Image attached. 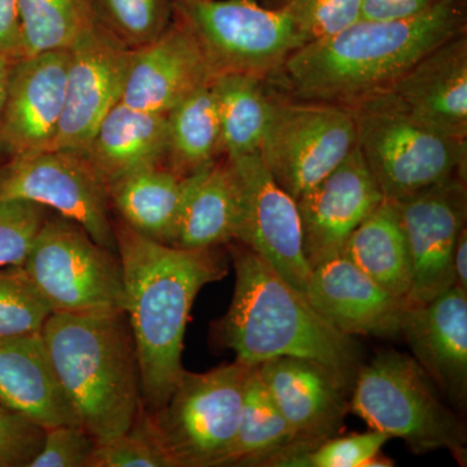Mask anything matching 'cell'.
Instances as JSON below:
<instances>
[{"label": "cell", "instance_id": "obj_1", "mask_svg": "<svg viewBox=\"0 0 467 467\" xmlns=\"http://www.w3.org/2000/svg\"><path fill=\"white\" fill-rule=\"evenodd\" d=\"M466 30V0H441L416 16L361 18L297 48L275 75L296 99L352 109L391 90L420 58Z\"/></svg>", "mask_w": 467, "mask_h": 467}, {"label": "cell", "instance_id": "obj_2", "mask_svg": "<svg viewBox=\"0 0 467 467\" xmlns=\"http://www.w3.org/2000/svg\"><path fill=\"white\" fill-rule=\"evenodd\" d=\"M117 254L125 285V313L133 333L143 408L164 407L184 371V333L202 288L226 275L214 248L183 250L147 238L119 220Z\"/></svg>", "mask_w": 467, "mask_h": 467}, {"label": "cell", "instance_id": "obj_3", "mask_svg": "<svg viewBox=\"0 0 467 467\" xmlns=\"http://www.w3.org/2000/svg\"><path fill=\"white\" fill-rule=\"evenodd\" d=\"M235 288L230 308L214 325L221 346L247 367L276 358L316 359L355 382L361 353L355 337L318 313L304 292L266 261L236 243L230 245Z\"/></svg>", "mask_w": 467, "mask_h": 467}, {"label": "cell", "instance_id": "obj_4", "mask_svg": "<svg viewBox=\"0 0 467 467\" xmlns=\"http://www.w3.org/2000/svg\"><path fill=\"white\" fill-rule=\"evenodd\" d=\"M42 337L79 425L97 442L128 432L143 396L126 313H51Z\"/></svg>", "mask_w": 467, "mask_h": 467}, {"label": "cell", "instance_id": "obj_5", "mask_svg": "<svg viewBox=\"0 0 467 467\" xmlns=\"http://www.w3.org/2000/svg\"><path fill=\"white\" fill-rule=\"evenodd\" d=\"M441 396L414 358L383 350L359 367L350 392V410L371 430L402 439L413 453L447 450L466 466L465 420Z\"/></svg>", "mask_w": 467, "mask_h": 467}, {"label": "cell", "instance_id": "obj_6", "mask_svg": "<svg viewBox=\"0 0 467 467\" xmlns=\"http://www.w3.org/2000/svg\"><path fill=\"white\" fill-rule=\"evenodd\" d=\"M348 109L356 146L387 201H402L451 178L466 177L467 140L417 119L391 92Z\"/></svg>", "mask_w": 467, "mask_h": 467}, {"label": "cell", "instance_id": "obj_7", "mask_svg": "<svg viewBox=\"0 0 467 467\" xmlns=\"http://www.w3.org/2000/svg\"><path fill=\"white\" fill-rule=\"evenodd\" d=\"M251 368L235 361L205 373L184 370L164 407L142 409L140 417L173 467L225 465Z\"/></svg>", "mask_w": 467, "mask_h": 467}, {"label": "cell", "instance_id": "obj_8", "mask_svg": "<svg viewBox=\"0 0 467 467\" xmlns=\"http://www.w3.org/2000/svg\"><path fill=\"white\" fill-rule=\"evenodd\" d=\"M23 267L52 313L125 312L119 254L57 212L46 218Z\"/></svg>", "mask_w": 467, "mask_h": 467}, {"label": "cell", "instance_id": "obj_9", "mask_svg": "<svg viewBox=\"0 0 467 467\" xmlns=\"http://www.w3.org/2000/svg\"><path fill=\"white\" fill-rule=\"evenodd\" d=\"M174 16L189 27L214 77L275 76L301 47L284 8L257 0H171Z\"/></svg>", "mask_w": 467, "mask_h": 467}, {"label": "cell", "instance_id": "obj_10", "mask_svg": "<svg viewBox=\"0 0 467 467\" xmlns=\"http://www.w3.org/2000/svg\"><path fill=\"white\" fill-rule=\"evenodd\" d=\"M355 147V121L346 107L273 98L260 155L295 201L317 186Z\"/></svg>", "mask_w": 467, "mask_h": 467}, {"label": "cell", "instance_id": "obj_11", "mask_svg": "<svg viewBox=\"0 0 467 467\" xmlns=\"http://www.w3.org/2000/svg\"><path fill=\"white\" fill-rule=\"evenodd\" d=\"M36 202L70 218L116 252L109 189L85 155L48 150L0 162V202Z\"/></svg>", "mask_w": 467, "mask_h": 467}, {"label": "cell", "instance_id": "obj_12", "mask_svg": "<svg viewBox=\"0 0 467 467\" xmlns=\"http://www.w3.org/2000/svg\"><path fill=\"white\" fill-rule=\"evenodd\" d=\"M227 160L239 187V220L234 242L254 252L285 282L306 292L310 266L304 254L296 201L275 182L260 152Z\"/></svg>", "mask_w": 467, "mask_h": 467}, {"label": "cell", "instance_id": "obj_13", "mask_svg": "<svg viewBox=\"0 0 467 467\" xmlns=\"http://www.w3.org/2000/svg\"><path fill=\"white\" fill-rule=\"evenodd\" d=\"M411 261L408 300L425 304L454 285L453 254L466 227V177L445 182L393 202Z\"/></svg>", "mask_w": 467, "mask_h": 467}, {"label": "cell", "instance_id": "obj_14", "mask_svg": "<svg viewBox=\"0 0 467 467\" xmlns=\"http://www.w3.org/2000/svg\"><path fill=\"white\" fill-rule=\"evenodd\" d=\"M67 51L66 104L51 150L85 155L98 126L121 101L133 50L95 21Z\"/></svg>", "mask_w": 467, "mask_h": 467}, {"label": "cell", "instance_id": "obj_15", "mask_svg": "<svg viewBox=\"0 0 467 467\" xmlns=\"http://www.w3.org/2000/svg\"><path fill=\"white\" fill-rule=\"evenodd\" d=\"M67 67V50L15 63L0 113L2 161L51 150L66 104Z\"/></svg>", "mask_w": 467, "mask_h": 467}, {"label": "cell", "instance_id": "obj_16", "mask_svg": "<svg viewBox=\"0 0 467 467\" xmlns=\"http://www.w3.org/2000/svg\"><path fill=\"white\" fill-rule=\"evenodd\" d=\"M256 368L297 441L312 450L339 434L350 411L348 378L316 359L288 356Z\"/></svg>", "mask_w": 467, "mask_h": 467}, {"label": "cell", "instance_id": "obj_17", "mask_svg": "<svg viewBox=\"0 0 467 467\" xmlns=\"http://www.w3.org/2000/svg\"><path fill=\"white\" fill-rule=\"evenodd\" d=\"M384 199L376 177L356 146L327 177L296 201L304 254L310 269L340 254L349 236Z\"/></svg>", "mask_w": 467, "mask_h": 467}, {"label": "cell", "instance_id": "obj_18", "mask_svg": "<svg viewBox=\"0 0 467 467\" xmlns=\"http://www.w3.org/2000/svg\"><path fill=\"white\" fill-rule=\"evenodd\" d=\"M304 294L318 313L350 337H399L411 304L378 285L343 252L310 269Z\"/></svg>", "mask_w": 467, "mask_h": 467}, {"label": "cell", "instance_id": "obj_19", "mask_svg": "<svg viewBox=\"0 0 467 467\" xmlns=\"http://www.w3.org/2000/svg\"><path fill=\"white\" fill-rule=\"evenodd\" d=\"M400 337L444 400L462 413L467 404V291L453 285L425 304H410Z\"/></svg>", "mask_w": 467, "mask_h": 467}, {"label": "cell", "instance_id": "obj_20", "mask_svg": "<svg viewBox=\"0 0 467 467\" xmlns=\"http://www.w3.org/2000/svg\"><path fill=\"white\" fill-rule=\"evenodd\" d=\"M213 78L201 45L189 27L174 16L160 38L133 51L121 103L168 115Z\"/></svg>", "mask_w": 467, "mask_h": 467}, {"label": "cell", "instance_id": "obj_21", "mask_svg": "<svg viewBox=\"0 0 467 467\" xmlns=\"http://www.w3.org/2000/svg\"><path fill=\"white\" fill-rule=\"evenodd\" d=\"M389 92L417 119L467 140L466 33L420 58Z\"/></svg>", "mask_w": 467, "mask_h": 467}, {"label": "cell", "instance_id": "obj_22", "mask_svg": "<svg viewBox=\"0 0 467 467\" xmlns=\"http://www.w3.org/2000/svg\"><path fill=\"white\" fill-rule=\"evenodd\" d=\"M0 404L43 429L79 425L42 334L0 339Z\"/></svg>", "mask_w": 467, "mask_h": 467}, {"label": "cell", "instance_id": "obj_23", "mask_svg": "<svg viewBox=\"0 0 467 467\" xmlns=\"http://www.w3.org/2000/svg\"><path fill=\"white\" fill-rule=\"evenodd\" d=\"M167 149V115L119 101L98 126L85 156L109 189L134 171L165 164Z\"/></svg>", "mask_w": 467, "mask_h": 467}, {"label": "cell", "instance_id": "obj_24", "mask_svg": "<svg viewBox=\"0 0 467 467\" xmlns=\"http://www.w3.org/2000/svg\"><path fill=\"white\" fill-rule=\"evenodd\" d=\"M239 220V187L229 160L189 175L182 207L171 244L204 250L235 241Z\"/></svg>", "mask_w": 467, "mask_h": 467}, {"label": "cell", "instance_id": "obj_25", "mask_svg": "<svg viewBox=\"0 0 467 467\" xmlns=\"http://www.w3.org/2000/svg\"><path fill=\"white\" fill-rule=\"evenodd\" d=\"M187 177L165 164L140 169L109 187L119 220L153 241L171 244L187 189Z\"/></svg>", "mask_w": 467, "mask_h": 467}, {"label": "cell", "instance_id": "obj_26", "mask_svg": "<svg viewBox=\"0 0 467 467\" xmlns=\"http://www.w3.org/2000/svg\"><path fill=\"white\" fill-rule=\"evenodd\" d=\"M342 252L378 285L408 299L411 261L395 202L384 199L349 236Z\"/></svg>", "mask_w": 467, "mask_h": 467}, {"label": "cell", "instance_id": "obj_27", "mask_svg": "<svg viewBox=\"0 0 467 467\" xmlns=\"http://www.w3.org/2000/svg\"><path fill=\"white\" fill-rule=\"evenodd\" d=\"M296 445L306 448L297 441L276 408L257 368L252 367L245 383L238 434L223 466L276 467Z\"/></svg>", "mask_w": 467, "mask_h": 467}, {"label": "cell", "instance_id": "obj_28", "mask_svg": "<svg viewBox=\"0 0 467 467\" xmlns=\"http://www.w3.org/2000/svg\"><path fill=\"white\" fill-rule=\"evenodd\" d=\"M211 84L192 92L167 115L165 165L183 177L211 167L223 153L216 98Z\"/></svg>", "mask_w": 467, "mask_h": 467}, {"label": "cell", "instance_id": "obj_29", "mask_svg": "<svg viewBox=\"0 0 467 467\" xmlns=\"http://www.w3.org/2000/svg\"><path fill=\"white\" fill-rule=\"evenodd\" d=\"M211 85L226 158L260 152L273 109V98L264 90L263 79L221 75Z\"/></svg>", "mask_w": 467, "mask_h": 467}, {"label": "cell", "instance_id": "obj_30", "mask_svg": "<svg viewBox=\"0 0 467 467\" xmlns=\"http://www.w3.org/2000/svg\"><path fill=\"white\" fill-rule=\"evenodd\" d=\"M23 57L69 50L95 24L90 0H18Z\"/></svg>", "mask_w": 467, "mask_h": 467}, {"label": "cell", "instance_id": "obj_31", "mask_svg": "<svg viewBox=\"0 0 467 467\" xmlns=\"http://www.w3.org/2000/svg\"><path fill=\"white\" fill-rule=\"evenodd\" d=\"M95 21L129 50L162 36L174 17L171 0H90Z\"/></svg>", "mask_w": 467, "mask_h": 467}, {"label": "cell", "instance_id": "obj_32", "mask_svg": "<svg viewBox=\"0 0 467 467\" xmlns=\"http://www.w3.org/2000/svg\"><path fill=\"white\" fill-rule=\"evenodd\" d=\"M51 313L23 266L0 267V339L41 335Z\"/></svg>", "mask_w": 467, "mask_h": 467}, {"label": "cell", "instance_id": "obj_33", "mask_svg": "<svg viewBox=\"0 0 467 467\" xmlns=\"http://www.w3.org/2000/svg\"><path fill=\"white\" fill-rule=\"evenodd\" d=\"M362 5L364 0H285L281 7L290 17L303 47L358 23L362 17Z\"/></svg>", "mask_w": 467, "mask_h": 467}, {"label": "cell", "instance_id": "obj_34", "mask_svg": "<svg viewBox=\"0 0 467 467\" xmlns=\"http://www.w3.org/2000/svg\"><path fill=\"white\" fill-rule=\"evenodd\" d=\"M50 209L26 201L0 202V267L23 266Z\"/></svg>", "mask_w": 467, "mask_h": 467}, {"label": "cell", "instance_id": "obj_35", "mask_svg": "<svg viewBox=\"0 0 467 467\" xmlns=\"http://www.w3.org/2000/svg\"><path fill=\"white\" fill-rule=\"evenodd\" d=\"M389 439L384 432L371 429L364 434L333 436L292 457L285 467H365L382 451Z\"/></svg>", "mask_w": 467, "mask_h": 467}, {"label": "cell", "instance_id": "obj_36", "mask_svg": "<svg viewBox=\"0 0 467 467\" xmlns=\"http://www.w3.org/2000/svg\"><path fill=\"white\" fill-rule=\"evenodd\" d=\"M88 467H173L142 417L125 434L97 442Z\"/></svg>", "mask_w": 467, "mask_h": 467}, {"label": "cell", "instance_id": "obj_37", "mask_svg": "<svg viewBox=\"0 0 467 467\" xmlns=\"http://www.w3.org/2000/svg\"><path fill=\"white\" fill-rule=\"evenodd\" d=\"M45 434L42 426L0 404V467H29Z\"/></svg>", "mask_w": 467, "mask_h": 467}, {"label": "cell", "instance_id": "obj_38", "mask_svg": "<svg viewBox=\"0 0 467 467\" xmlns=\"http://www.w3.org/2000/svg\"><path fill=\"white\" fill-rule=\"evenodd\" d=\"M97 441L82 426L46 429L45 441L29 467H88Z\"/></svg>", "mask_w": 467, "mask_h": 467}, {"label": "cell", "instance_id": "obj_39", "mask_svg": "<svg viewBox=\"0 0 467 467\" xmlns=\"http://www.w3.org/2000/svg\"><path fill=\"white\" fill-rule=\"evenodd\" d=\"M441 0H364V20H393L416 16Z\"/></svg>", "mask_w": 467, "mask_h": 467}, {"label": "cell", "instance_id": "obj_40", "mask_svg": "<svg viewBox=\"0 0 467 467\" xmlns=\"http://www.w3.org/2000/svg\"><path fill=\"white\" fill-rule=\"evenodd\" d=\"M0 54L15 60L23 58L18 0H0Z\"/></svg>", "mask_w": 467, "mask_h": 467}, {"label": "cell", "instance_id": "obj_41", "mask_svg": "<svg viewBox=\"0 0 467 467\" xmlns=\"http://www.w3.org/2000/svg\"><path fill=\"white\" fill-rule=\"evenodd\" d=\"M454 285L467 291V229L461 232L453 254Z\"/></svg>", "mask_w": 467, "mask_h": 467}, {"label": "cell", "instance_id": "obj_42", "mask_svg": "<svg viewBox=\"0 0 467 467\" xmlns=\"http://www.w3.org/2000/svg\"><path fill=\"white\" fill-rule=\"evenodd\" d=\"M17 60L0 54V113L5 106V95H7L9 77H11L12 67Z\"/></svg>", "mask_w": 467, "mask_h": 467}, {"label": "cell", "instance_id": "obj_43", "mask_svg": "<svg viewBox=\"0 0 467 467\" xmlns=\"http://www.w3.org/2000/svg\"><path fill=\"white\" fill-rule=\"evenodd\" d=\"M395 463H393L392 460L386 459V457H383L382 454H377L374 459H371L368 461V465L365 467H389L393 466Z\"/></svg>", "mask_w": 467, "mask_h": 467}, {"label": "cell", "instance_id": "obj_44", "mask_svg": "<svg viewBox=\"0 0 467 467\" xmlns=\"http://www.w3.org/2000/svg\"><path fill=\"white\" fill-rule=\"evenodd\" d=\"M0 162H2V159H0Z\"/></svg>", "mask_w": 467, "mask_h": 467}]
</instances>
